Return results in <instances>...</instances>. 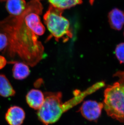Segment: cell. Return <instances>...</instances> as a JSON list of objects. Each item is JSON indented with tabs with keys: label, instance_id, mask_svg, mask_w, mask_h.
Listing matches in <instances>:
<instances>
[{
	"label": "cell",
	"instance_id": "obj_8",
	"mask_svg": "<svg viewBox=\"0 0 124 125\" xmlns=\"http://www.w3.org/2000/svg\"><path fill=\"white\" fill-rule=\"evenodd\" d=\"M109 24L114 29L120 31L124 25V13L121 10L114 8L108 15Z\"/></svg>",
	"mask_w": 124,
	"mask_h": 125
},
{
	"label": "cell",
	"instance_id": "obj_9",
	"mask_svg": "<svg viewBox=\"0 0 124 125\" xmlns=\"http://www.w3.org/2000/svg\"><path fill=\"white\" fill-rule=\"evenodd\" d=\"M27 4L25 0H7L6 8L12 16H18L25 11Z\"/></svg>",
	"mask_w": 124,
	"mask_h": 125
},
{
	"label": "cell",
	"instance_id": "obj_16",
	"mask_svg": "<svg viewBox=\"0 0 124 125\" xmlns=\"http://www.w3.org/2000/svg\"><path fill=\"white\" fill-rule=\"evenodd\" d=\"M94 0H90V3L92 4L94 2Z\"/></svg>",
	"mask_w": 124,
	"mask_h": 125
},
{
	"label": "cell",
	"instance_id": "obj_14",
	"mask_svg": "<svg viewBox=\"0 0 124 125\" xmlns=\"http://www.w3.org/2000/svg\"><path fill=\"white\" fill-rule=\"evenodd\" d=\"M8 45V39L6 34L0 33V51H2Z\"/></svg>",
	"mask_w": 124,
	"mask_h": 125
},
{
	"label": "cell",
	"instance_id": "obj_1",
	"mask_svg": "<svg viewBox=\"0 0 124 125\" xmlns=\"http://www.w3.org/2000/svg\"><path fill=\"white\" fill-rule=\"evenodd\" d=\"M0 31L7 36L11 55L17 53L25 64L32 66L41 60L43 47L37 41V36L34 29L25 21L23 13L1 21Z\"/></svg>",
	"mask_w": 124,
	"mask_h": 125
},
{
	"label": "cell",
	"instance_id": "obj_6",
	"mask_svg": "<svg viewBox=\"0 0 124 125\" xmlns=\"http://www.w3.org/2000/svg\"><path fill=\"white\" fill-rule=\"evenodd\" d=\"M25 117V112L22 108L17 106H13L8 109L5 118L9 125H21Z\"/></svg>",
	"mask_w": 124,
	"mask_h": 125
},
{
	"label": "cell",
	"instance_id": "obj_12",
	"mask_svg": "<svg viewBox=\"0 0 124 125\" xmlns=\"http://www.w3.org/2000/svg\"><path fill=\"white\" fill-rule=\"evenodd\" d=\"M51 5L60 10H63L82 3V0H48Z\"/></svg>",
	"mask_w": 124,
	"mask_h": 125
},
{
	"label": "cell",
	"instance_id": "obj_4",
	"mask_svg": "<svg viewBox=\"0 0 124 125\" xmlns=\"http://www.w3.org/2000/svg\"><path fill=\"white\" fill-rule=\"evenodd\" d=\"M63 10L50 5L44 16V20L52 35L57 42L61 39L67 42L72 38L70 29V23L67 19L62 15Z\"/></svg>",
	"mask_w": 124,
	"mask_h": 125
},
{
	"label": "cell",
	"instance_id": "obj_5",
	"mask_svg": "<svg viewBox=\"0 0 124 125\" xmlns=\"http://www.w3.org/2000/svg\"><path fill=\"white\" fill-rule=\"evenodd\" d=\"M104 104L94 100H87L83 102L79 111L86 119L95 121L100 117Z\"/></svg>",
	"mask_w": 124,
	"mask_h": 125
},
{
	"label": "cell",
	"instance_id": "obj_17",
	"mask_svg": "<svg viewBox=\"0 0 124 125\" xmlns=\"http://www.w3.org/2000/svg\"></svg>",
	"mask_w": 124,
	"mask_h": 125
},
{
	"label": "cell",
	"instance_id": "obj_3",
	"mask_svg": "<svg viewBox=\"0 0 124 125\" xmlns=\"http://www.w3.org/2000/svg\"><path fill=\"white\" fill-rule=\"evenodd\" d=\"M44 94V101L37 116L44 125H49L57 122L67 109L65 103H62L61 92H46Z\"/></svg>",
	"mask_w": 124,
	"mask_h": 125
},
{
	"label": "cell",
	"instance_id": "obj_13",
	"mask_svg": "<svg viewBox=\"0 0 124 125\" xmlns=\"http://www.w3.org/2000/svg\"><path fill=\"white\" fill-rule=\"evenodd\" d=\"M115 55L121 64H124V43L117 45L115 49Z\"/></svg>",
	"mask_w": 124,
	"mask_h": 125
},
{
	"label": "cell",
	"instance_id": "obj_15",
	"mask_svg": "<svg viewBox=\"0 0 124 125\" xmlns=\"http://www.w3.org/2000/svg\"><path fill=\"white\" fill-rule=\"evenodd\" d=\"M7 64V60L3 56H0V69L3 68Z\"/></svg>",
	"mask_w": 124,
	"mask_h": 125
},
{
	"label": "cell",
	"instance_id": "obj_2",
	"mask_svg": "<svg viewBox=\"0 0 124 125\" xmlns=\"http://www.w3.org/2000/svg\"><path fill=\"white\" fill-rule=\"evenodd\" d=\"M116 76L119 78L118 82L104 91V107L109 116L124 122V71L117 72Z\"/></svg>",
	"mask_w": 124,
	"mask_h": 125
},
{
	"label": "cell",
	"instance_id": "obj_10",
	"mask_svg": "<svg viewBox=\"0 0 124 125\" xmlns=\"http://www.w3.org/2000/svg\"><path fill=\"white\" fill-rule=\"evenodd\" d=\"M13 76L17 80H22L27 78L30 74V70L25 63L17 62L13 68Z\"/></svg>",
	"mask_w": 124,
	"mask_h": 125
},
{
	"label": "cell",
	"instance_id": "obj_11",
	"mask_svg": "<svg viewBox=\"0 0 124 125\" xmlns=\"http://www.w3.org/2000/svg\"><path fill=\"white\" fill-rule=\"evenodd\" d=\"M15 93V90L7 77L0 74V96L6 98L12 97Z\"/></svg>",
	"mask_w": 124,
	"mask_h": 125
},
{
	"label": "cell",
	"instance_id": "obj_7",
	"mask_svg": "<svg viewBox=\"0 0 124 125\" xmlns=\"http://www.w3.org/2000/svg\"><path fill=\"white\" fill-rule=\"evenodd\" d=\"M44 94L37 89H32L26 96V100L30 107L34 110H39L44 101Z\"/></svg>",
	"mask_w": 124,
	"mask_h": 125
}]
</instances>
